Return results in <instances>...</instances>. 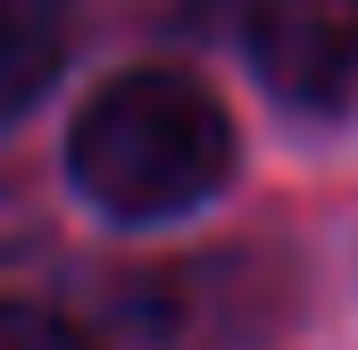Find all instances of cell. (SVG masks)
Masks as SVG:
<instances>
[{
  "label": "cell",
  "mask_w": 358,
  "mask_h": 350,
  "mask_svg": "<svg viewBox=\"0 0 358 350\" xmlns=\"http://www.w3.org/2000/svg\"><path fill=\"white\" fill-rule=\"evenodd\" d=\"M0 350H92L67 317L50 309H25V300H0Z\"/></svg>",
  "instance_id": "5b68a950"
},
{
  "label": "cell",
  "mask_w": 358,
  "mask_h": 350,
  "mask_svg": "<svg viewBox=\"0 0 358 350\" xmlns=\"http://www.w3.org/2000/svg\"><path fill=\"white\" fill-rule=\"evenodd\" d=\"M259 317V259H192L134 284V326L167 350H217Z\"/></svg>",
  "instance_id": "3957f363"
},
{
  "label": "cell",
  "mask_w": 358,
  "mask_h": 350,
  "mask_svg": "<svg viewBox=\"0 0 358 350\" xmlns=\"http://www.w3.org/2000/svg\"><path fill=\"white\" fill-rule=\"evenodd\" d=\"M76 183L117 217H176L208 200L234 167V125L192 76H117L76 117Z\"/></svg>",
  "instance_id": "6da1fadb"
},
{
  "label": "cell",
  "mask_w": 358,
  "mask_h": 350,
  "mask_svg": "<svg viewBox=\"0 0 358 350\" xmlns=\"http://www.w3.org/2000/svg\"><path fill=\"white\" fill-rule=\"evenodd\" d=\"M76 50V0H0V117H17Z\"/></svg>",
  "instance_id": "277c9868"
},
{
  "label": "cell",
  "mask_w": 358,
  "mask_h": 350,
  "mask_svg": "<svg viewBox=\"0 0 358 350\" xmlns=\"http://www.w3.org/2000/svg\"><path fill=\"white\" fill-rule=\"evenodd\" d=\"M250 59L267 92L334 108L358 84V0H250Z\"/></svg>",
  "instance_id": "7a4b0ae2"
}]
</instances>
